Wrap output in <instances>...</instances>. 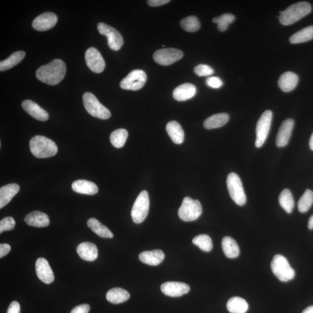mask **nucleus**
Returning <instances> with one entry per match:
<instances>
[{"label":"nucleus","mask_w":313,"mask_h":313,"mask_svg":"<svg viewBox=\"0 0 313 313\" xmlns=\"http://www.w3.org/2000/svg\"><path fill=\"white\" fill-rule=\"evenodd\" d=\"M66 72L65 63L61 59L53 60L47 65L38 68L36 71V77L44 83L55 86L62 82Z\"/></svg>","instance_id":"obj_1"},{"label":"nucleus","mask_w":313,"mask_h":313,"mask_svg":"<svg viewBox=\"0 0 313 313\" xmlns=\"http://www.w3.org/2000/svg\"><path fill=\"white\" fill-rule=\"evenodd\" d=\"M29 144L31 153L38 159L51 158L57 154L58 150L53 140L43 136H34Z\"/></svg>","instance_id":"obj_2"},{"label":"nucleus","mask_w":313,"mask_h":313,"mask_svg":"<svg viewBox=\"0 0 313 313\" xmlns=\"http://www.w3.org/2000/svg\"><path fill=\"white\" fill-rule=\"evenodd\" d=\"M311 7L307 2H299L280 12V22L284 26L292 25L310 14Z\"/></svg>","instance_id":"obj_3"},{"label":"nucleus","mask_w":313,"mask_h":313,"mask_svg":"<svg viewBox=\"0 0 313 313\" xmlns=\"http://www.w3.org/2000/svg\"><path fill=\"white\" fill-rule=\"evenodd\" d=\"M272 272L281 282H288L294 278L295 272L287 259L283 255H276L271 263Z\"/></svg>","instance_id":"obj_4"},{"label":"nucleus","mask_w":313,"mask_h":313,"mask_svg":"<svg viewBox=\"0 0 313 313\" xmlns=\"http://www.w3.org/2000/svg\"><path fill=\"white\" fill-rule=\"evenodd\" d=\"M202 204L198 200L186 197L179 209L178 215L184 222H191L198 219L202 214Z\"/></svg>","instance_id":"obj_5"},{"label":"nucleus","mask_w":313,"mask_h":313,"mask_svg":"<svg viewBox=\"0 0 313 313\" xmlns=\"http://www.w3.org/2000/svg\"><path fill=\"white\" fill-rule=\"evenodd\" d=\"M83 99L86 110L93 117L102 120L109 119L111 117L110 111L99 102L94 94L86 92Z\"/></svg>","instance_id":"obj_6"},{"label":"nucleus","mask_w":313,"mask_h":313,"mask_svg":"<svg viewBox=\"0 0 313 313\" xmlns=\"http://www.w3.org/2000/svg\"><path fill=\"white\" fill-rule=\"evenodd\" d=\"M226 182L228 191L232 200L238 206H244L247 202V198L239 175L231 172L228 175Z\"/></svg>","instance_id":"obj_7"},{"label":"nucleus","mask_w":313,"mask_h":313,"mask_svg":"<svg viewBox=\"0 0 313 313\" xmlns=\"http://www.w3.org/2000/svg\"><path fill=\"white\" fill-rule=\"evenodd\" d=\"M150 200L147 191L143 190L136 198L131 211V216L134 223H142L147 217L149 211Z\"/></svg>","instance_id":"obj_8"},{"label":"nucleus","mask_w":313,"mask_h":313,"mask_svg":"<svg viewBox=\"0 0 313 313\" xmlns=\"http://www.w3.org/2000/svg\"><path fill=\"white\" fill-rule=\"evenodd\" d=\"M272 118V111L268 110L264 112L257 123L255 141L256 147L260 148L265 143L268 133H269Z\"/></svg>","instance_id":"obj_9"},{"label":"nucleus","mask_w":313,"mask_h":313,"mask_svg":"<svg viewBox=\"0 0 313 313\" xmlns=\"http://www.w3.org/2000/svg\"><path fill=\"white\" fill-rule=\"evenodd\" d=\"M146 81L145 72L141 70H134L122 80L120 87L123 90L138 91L143 87Z\"/></svg>","instance_id":"obj_10"},{"label":"nucleus","mask_w":313,"mask_h":313,"mask_svg":"<svg viewBox=\"0 0 313 313\" xmlns=\"http://www.w3.org/2000/svg\"><path fill=\"white\" fill-rule=\"evenodd\" d=\"M182 51L175 48H163L154 52L153 59L156 63L163 66H169L181 59Z\"/></svg>","instance_id":"obj_11"},{"label":"nucleus","mask_w":313,"mask_h":313,"mask_svg":"<svg viewBox=\"0 0 313 313\" xmlns=\"http://www.w3.org/2000/svg\"><path fill=\"white\" fill-rule=\"evenodd\" d=\"M98 29L100 34L106 36L108 44L111 50L119 51L121 49L124 40L117 30L104 23L98 24Z\"/></svg>","instance_id":"obj_12"},{"label":"nucleus","mask_w":313,"mask_h":313,"mask_svg":"<svg viewBox=\"0 0 313 313\" xmlns=\"http://www.w3.org/2000/svg\"><path fill=\"white\" fill-rule=\"evenodd\" d=\"M85 59L87 66L94 73H102L105 68L102 56L95 48H88L86 52Z\"/></svg>","instance_id":"obj_13"},{"label":"nucleus","mask_w":313,"mask_h":313,"mask_svg":"<svg viewBox=\"0 0 313 313\" xmlns=\"http://www.w3.org/2000/svg\"><path fill=\"white\" fill-rule=\"evenodd\" d=\"M57 22V16L54 13H46L35 18L32 26L37 31H47L53 28Z\"/></svg>","instance_id":"obj_14"},{"label":"nucleus","mask_w":313,"mask_h":313,"mask_svg":"<svg viewBox=\"0 0 313 313\" xmlns=\"http://www.w3.org/2000/svg\"><path fill=\"white\" fill-rule=\"evenodd\" d=\"M35 271L38 279L43 283L50 284L54 282V272L46 259L40 258L36 261Z\"/></svg>","instance_id":"obj_15"},{"label":"nucleus","mask_w":313,"mask_h":313,"mask_svg":"<svg viewBox=\"0 0 313 313\" xmlns=\"http://www.w3.org/2000/svg\"><path fill=\"white\" fill-rule=\"evenodd\" d=\"M163 294L171 297H179L187 294L190 291L188 285L181 282H170L162 284Z\"/></svg>","instance_id":"obj_16"},{"label":"nucleus","mask_w":313,"mask_h":313,"mask_svg":"<svg viewBox=\"0 0 313 313\" xmlns=\"http://www.w3.org/2000/svg\"><path fill=\"white\" fill-rule=\"evenodd\" d=\"M294 126V121L292 119H288L285 120L280 127L278 135H277V146L283 147L287 145L290 139Z\"/></svg>","instance_id":"obj_17"},{"label":"nucleus","mask_w":313,"mask_h":313,"mask_svg":"<svg viewBox=\"0 0 313 313\" xmlns=\"http://www.w3.org/2000/svg\"><path fill=\"white\" fill-rule=\"evenodd\" d=\"M22 107L31 117L39 121L45 122L49 119V114L47 112L32 100H24Z\"/></svg>","instance_id":"obj_18"},{"label":"nucleus","mask_w":313,"mask_h":313,"mask_svg":"<svg viewBox=\"0 0 313 313\" xmlns=\"http://www.w3.org/2000/svg\"><path fill=\"white\" fill-rule=\"evenodd\" d=\"M25 222L30 226L46 227L49 226V216L44 212L35 211L27 214L25 218Z\"/></svg>","instance_id":"obj_19"},{"label":"nucleus","mask_w":313,"mask_h":313,"mask_svg":"<svg viewBox=\"0 0 313 313\" xmlns=\"http://www.w3.org/2000/svg\"><path fill=\"white\" fill-rule=\"evenodd\" d=\"M77 252L80 258L86 261H94L98 256V248L96 245L90 242H84L79 245Z\"/></svg>","instance_id":"obj_20"},{"label":"nucleus","mask_w":313,"mask_h":313,"mask_svg":"<svg viewBox=\"0 0 313 313\" xmlns=\"http://www.w3.org/2000/svg\"><path fill=\"white\" fill-rule=\"evenodd\" d=\"M196 92V88L194 85L190 83H185L175 88L173 92V96L178 101H186L193 98Z\"/></svg>","instance_id":"obj_21"},{"label":"nucleus","mask_w":313,"mask_h":313,"mask_svg":"<svg viewBox=\"0 0 313 313\" xmlns=\"http://www.w3.org/2000/svg\"><path fill=\"white\" fill-rule=\"evenodd\" d=\"M165 258V255L162 250H156L144 251L139 255V259L142 263L150 266H158Z\"/></svg>","instance_id":"obj_22"},{"label":"nucleus","mask_w":313,"mask_h":313,"mask_svg":"<svg viewBox=\"0 0 313 313\" xmlns=\"http://www.w3.org/2000/svg\"><path fill=\"white\" fill-rule=\"evenodd\" d=\"M299 81L298 76L291 71H287L280 76L279 86L285 92H291L295 89Z\"/></svg>","instance_id":"obj_23"},{"label":"nucleus","mask_w":313,"mask_h":313,"mask_svg":"<svg viewBox=\"0 0 313 313\" xmlns=\"http://www.w3.org/2000/svg\"><path fill=\"white\" fill-rule=\"evenodd\" d=\"M20 186L17 183H12L0 188V208L2 209L9 204L14 197L17 194Z\"/></svg>","instance_id":"obj_24"},{"label":"nucleus","mask_w":313,"mask_h":313,"mask_svg":"<svg viewBox=\"0 0 313 313\" xmlns=\"http://www.w3.org/2000/svg\"><path fill=\"white\" fill-rule=\"evenodd\" d=\"M72 189L80 194L95 195L98 192V187L93 182L86 180H77L71 184Z\"/></svg>","instance_id":"obj_25"},{"label":"nucleus","mask_w":313,"mask_h":313,"mask_svg":"<svg viewBox=\"0 0 313 313\" xmlns=\"http://www.w3.org/2000/svg\"><path fill=\"white\" fill-rule=\"evenodd\" d=\"M166 130L168 135L175 144H182L184 139V133L181 126L175 121L167 124Z\"/></svg>","instance_id":"obj_26"},{"label":"nucleus","mask_w":313,"mask_h":313,"mask_svg":"<svg viewBox=\"0 0 313 313\" xmlns=\"http://www.w3.org/2000/svg\"><path fill=\"white\" fill-rule=\"evenodd\" d=\"M222 247L224 255L228 258H236L240 255V248L238 243L230 237H224L222 242Z\"/></svg>","instance_id":"obj_27"},{"label":"nucleus","mask_w":313,"mask_h":313,"mask_svg":"<svg viewBox=\"0 0 313 313\" xmlns=\"http://www.w3.org/2000/svg\"><path fill=\"white\" fill-rule=\"evenodd\" d=\"M229 118L227 113L216 114L205 120L204 126L207 130L222 127L227 123Z\"/></svg>","instance_id":"obj_28"},{"label":"nucleus","mask_w":313,"mask_h":313,"mask_svg":"<svg viewBox=\"0 0 313 313\" xmlns=\"http://www.w3.org/2000/svg\"><path fill=\"white\" fill-rule=\"evenodd\" d=\"M130 298V294L127 291L121 288H114L107 292L106 299L109 302L120 304L126 302Z\"/></svg>","instance_id":"obj_29"},{"label":"nucleus","mask_w":313,"mask_h":313,"mask_svg":"<svg viewBox=\"0 0 313 313\" xmlns=\"http://www.w3.org/2000/svg\"><path fill=\"white\" fill-rule=\"evenodd\" d=\"M87 225L95 233L98 235L100 238L106 239H112L114 235L111 231L98 220L95 218H91L87 221Z\"/></svg>","instance_id":"obj_30"},{"label":"nucleus","mask_w":313,"mask_h":313,"mask_svg":"<svg viewBox=\"0 0 313 313\" xmlns=\"http://www.w3.org/2000/svg\"><path fill=\"white\" fill-rule=\"evenodd\" d=\"M227 308L231 313H246L248 311V304L246 300L240 297H232L228 300Z\"/></svg>","instance_id":"obj_31"},{"label":"nucleus","mask_w":313,"mask_h":313,"mask_svg":"<svg viewBox=\"0 0 313 313\" xmlns=\"http://www.w3.org/2000/svg\"><path fill=\"white\" fill-rule=\"evenodd\" d=\"M26 53L24 51H17L11 55L10 57L0 63V71L9 70L17 65L25 58Z\"/></svg>","instance_id":"obj_32"},{"label":"nucleus","mask_w":313,"mask_h":313,"mask_svg":"<svg viewBox=\"0 0 313 313\" xmlns=\"http://www.w3.org/2000/svg\"><path fill=\"white\" fill-rule=\"evenodd\" d=\"M312 39H313V26H310L293 34L290 38V42L292 44H299L310 41Z\"/></svg>","instance_id":"obj_33"},{"label":"nucleus","mask_w":313,"mask_h":313,"mask_svg":"<svg viewBox=\"0 0 313 313\" xmlns=\"http://www.w3.org/2000/svg\"><path fill=\"white\" fill-rule=\"evenodd\" d=\"M279 203L282 207L288 214L292 213L293 209L294 208L295 203L291 191L286 188L279 196Z\"/></svg>","instance_id":"obj_34"},{"label":"nucleus","mask_w":313,"mask_h":313,"mask_svg":"<svg viewBox=\"0 0 313 313\" xmlns=\"http://www.w3.org/2000/svg\"><path fill=\"white\" fill-rule=\"evenodd\" d=\"M128 133L125 129L116 130L110 135V142L114 147L122 148L125 144L128 138Z\"/></svg>","instance_id":"obj_35"},{"label":"nucleus","mask_w":313,"mask_h":313,"mask_svg":"<svg viewBox=\"0 0 313 313\" xmlns=\"http://www.w3.org/2000/svg\"><path fill=\"white\" fill-rule=\"evenodd\" d=\"M313 204V192L311 190L307 189L300 199L298 207L301 213H305L311 208Z\"/></svg>","instance_id":"obj_36"},{"label":"nucleus","mask_w":313,"mask_h":313,"mask_svg":"<svg viewBox=\"0 0 313 313\" xmlns=\"http://www.w3.org/2000/svg\"><path fill=\"white\" fill-rule=\"evenodd\" d=\"M192 242L195 246L205 252H210L213 248L212 240L210 237L207 234H200L196 236L192 239Z\"/></svg>","instance_id":"obj_37"},{"label":"nucleus","mask_w":313,"mask_h":313,"mask_svg":"<svg viewBox=\"0 0 313 313\" xmlns=\"http://www.w3.org/2000/svg\"><path fill=\"white\" fill-rule=\"evenodd\" d=\"M180 24L183 29L188 32H195L200 28L199 19L195 16H190L183 19Z\"/></svg>","instance_id":"obj_38"},{"label":"nucleus","mask_w":313,"mask_h":313,"mask_svg":"<svg viewBox=\"0 0 313 313\" xmlns=\"http://www.w3.org/2000/svg\"><path fill=\"white\" fill-rule=\"evenodd\" d=\"M235 20L234 15L230 14H223L213 19V22L218 24V29L220 31H226L228 26Z\"/></svg>","instance_id":"obj_39"},{"label":"nucleus","mask_w":313,"mask_h":313,"mask_svg":"<svg viewBox=\"0 0 313 313\" xmlns=\"http://www.w3.org/2000/svg\"><path fill=\"white\" fill-rule=\"evenodd\" d=\"M16 222L13 218L6 217L0 221V233L5 231L13 230L15 228Z\"/></svg>","instance_id":"obj_40"},{"label":"nucleus","mask_w":313,"mask_h":313,"mask_svg":"<svg viewBox=\"0 0 313 313\" xmlns=\"http://www.w3.org/2000/svg\"><path fill=\"white\" fill-rule=\"evenodd\" d=\"M194 72L197 75L200 76V77L210 76L214 73V70L210 66L207 65H203V64L197 66L194 68Z\"/></svg>","instance_id":"obj_41"},{"label":"nucleus","mask_w":313,"mask_h":313,"mask_svg":"<svg viewBox=\"0 0 313 313\" xmlns=\"http://www.w3.org/2000/svg\"><path fill=\"white\" fill-rule=\"evenodd\" d=\"M208 86L215 89L221 87L223 85L222 80L218 77H208L206 80Z\"/></svg>","instance_id":"obj_42"},{"label":"nucleus","mask_w":313,"mask_h":313,"mask_svg":"<svg viewBox=\"0 0 313 313\" xmlns=\"http://www.w3.org/2000/svg\"><path fill=\"white\" fill-rule=\"evenodd\" d=\"M90 310L89 304H83L75 307L70 313H88Z\"/></svg>","instance_id":"obj_43"},{"label":"nucleus","mask_w":313,"mask_h":313,"mask_svg":"<svg viewBox=\"0 0 313 313\" xmlns=\"http://www.w3.org/2000/svg\"><path fill=\"white\" fill-rule=\"evenodd\" d=\"M7 313H21V306L19 303L17 301L12 302L8 308Z\"/></svg>","instance_id":"obj_44"},{"label":"nucleus","mask_w":313,"mask_h":313,"mask_svg":"<svg viewBox=\"0 0 313 313\" xmlns=\"http://www.w3.org/2000/svg\"><path fill=\"white\" fill-rule=\"evenodd\" d=\"M170 0H148V5L150 7H159L170 3Z\"/></svg>","instance_id":"obj_45"},{"label":"nucleus","mask_w":313,"mask_h":313,"mask_svg":"<svg viewBox=\"0 0 313 313\" xmlns=\"http://www.w3.org/2000/svg\"><path fill=\"white\" fill-rule=\"evenodd\" d=\"M11 247L9 244H0V258L7 255L10 252Z\"/></svg>","instance_id":"obj_46"},{"label":"nucleus","mask_w":313,"mask_h":313,"mask_svg":"<svg viewBox=\"0 0 313 313\" xmlns=\"http://www.w3.org/2000/svg\"><path fill=\"white\" fill-rule=\"evenodd\" d=\"M308 228L309 230L313 229V215L311 216L308 220Z\"/></svg>","instance_id":"obj_47"},{"label":"nucleus","mask_w":313,"mask_h":313,"mask_svg":"<svg viewBox=\"0 0 313 313\" xmlns=\"http://www.w3.org/2000/svg\"><path fill=\"white\" fill-rule=\"evenodd\" d=\"M302 313H313V306L308 307Z\"/></svg>","instance_id":"obj_48"},{"label":"nucleus","mask_w":313,"mask_h":313,"mask_svg":"<svg viewBox=\"0 0 313 313\" xmlns=\"http://www.w3.org/2000/svg\"><path fill=\"white\" fill-rule=\"evenodd\" d=\"M309 146H310V149L313 151V133L311 136L310 142H309Z\"/></svg>","instance_id":"obj_49"}]
</instances>
